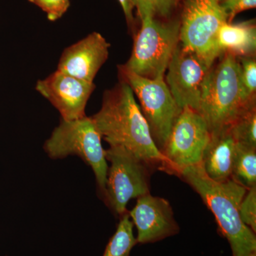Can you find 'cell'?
I'll return each mask as SVG.
<instances>
[{
	"label": "cell",
	"instance_id": "cell-25",
	"mask_svg": "<svg viewBox=\"0 0 256 256\" xmlns=\"http://www.w3.org/2000/svg\"><path fill=\"white\" fill-rule=\"evenodd\" d=\"M216 1L218 2H220L223 1V0H216Z\"/></svg>",
	"mask_w": 256,
	"mask_h": 256
},
{
	"label": "cell",
	"instance_id": "cell-18",
	"mask_svg": "<svg viewBox=\"0 0 256 256\" xmlns=\"http://www.w3.org/2000/svg\"><path fill=\"white\" fill-rule=\"evenodd\" d=\"M229 129L236 142L256 148V104L240 114Z\"/></svg>",
	"mask_w": 256,
	"mask_h": 256
},
{
	"label": "cell",
	"instance_id": "cell-24",
	"mask_svg": "<svg viewBox=\"0 0 256 256\" xmlns=\"http://www.w3.org/2000/svg\"><path fill=\"white\" fill-rule=\"evenodd\" d=\"M118 2L124 10L128 24H132L133 22H134L132 11L134 8L133 6L132 0H118Z\"/></svg>",
	"mask_w": 256,
	"mask_h": 256
},
{
	"label": "cell",
	"instance_id": "cell-19",
	"mask_svg": "<svg viewBox=\"0 0 256 256\" xmlns=\"http://www.w3.org/2000/svg\"><path fill=\"white\" fill-rule=\"evenodd\" d=\"M178 0H132L141 20L156 16L168 18L176 8Z\"/></svg>",
	"mask_w": 256,
	"mask_h": 256
},
{
	"label": "cell",
	"instance_id": "cell-17",
	"mask_svg": "<svg viewBox=\"0 0 256 256\" xmlns=\"http://www.w3.org/2000/svg\"><path fill=\"white\" fill-rule=\"evenodd\" d=\"M137 244L133 234V223L127 212L121 216L117 230L106 246L104 256H130Z\"/></svg>",
	"mask_w": 256,
	"mask_h": 256
},
{
	"label": "cell",
	"instance_id": "cell-11",
	"mask_svg": "<svg viewBox=\"0 0 256 256\" xmlns=\"http://www.w3.org/2000/svg\"><path fill=\"white\" fill-rule=\"evenodd\" d=\"M35 88L60 112L62 119L69 121L86 116V107L96 85L56 70L38 80Z\"/></svg>",
	"mask_w": 256,
	"mask_h": 256
},
{
	"label": "cell",
	"instance_id": "cell-13",
	"mask_svg": "<svg viewBox=\"0 0 256 256\" xmlns=\"http://www.w3.org/2000/svg\"><path fill=\"white\" fill-rule=\"evenodd\" d=\"M110 44L98 32H92L85 38L64 50L57 70L74 78L94 82L109 55Z\"/></svg>",
	"mask_w": 256,
	"mask_h": 256
},
{
	"label": "cell",
	"instance_id": "cell-6",
	"mask_svg": "<svg viewBox=\"0 0 256 256\" xmlns=\"http://www.w3.org/2000/svg\"><path fill=\"white\" fill-rule=\"evenodd\" d=\"M226 22H228V15L218 2L184 0L180 44L213 66L216 60L222 55L217 45V35Z\"/></svg>",
	"mask_w": 256,
	"mask_h": 256
},
{
	"label": "cell",
	"instance_id": "cell-16",
	"mask_svg": "<svg viewBox=\"0 0 256 256\" xmlns=\"http://www.w3.org/2000/svg\"><path fill=\"white\" fill-rule=\"evenodd\" d=\"M232 180L247 190L256 186V148L236 142Z\"/></svg>",
	"mask_w": 256,
	"mask_h": 256
},
{
	"label": "cell",
	"instance_id": "cell-5",
	"mask_svg": "<svg viewBox=\"0 0 256 256\" xmlns=\"http://www.w3.org/2000/svg\"><path fill=\"white\" fill-rule=\"evenodd\" d=\"M134 40L132 54L124 66L150 79L164 78L165 72L180 44V22H162L143 18Z\"/></svg>",
	"mask_w": 256,
	"mask_h": 256
},
{
	"label": "cell",
	"instance_id": "cell-9",
	"mask_svg": "<svg viewBox=\"0 0 256 256\" xmlns=\"http://www.w3.org/2000/svg\"><path fill=\"white\" fill-rule=\"evenodd\" d=\"M212 133L201 114L188 107L182 109L162 153L176 175L190 166L202 164Z\"/></svg>",
	"mask_w": 256,
	"mask_h": 256
},
{
	"label": "cell",
	"instance_id": "cell-21",
	"mask_svg": "<svg viewBox=\"0 0 256 256\" xmlns=\"http://www.w3.org/2000/svg\"><path fill=\"white\" fill-rule=\"evenodd\" d=\"M240 218L254 233L256 232V186L248 188L239 208Z\"/></svg>",
	"mask_w": 256,
	"mask_h": 256
},
{
	"label": "cell",
	"instance_id": "cell-22",
	"mask_svg": "<svg viewBox=\"0 0 256 256\" xmlns=\"http://www.w3.org/2000/svg\"><path fill=\"white\" fill-rule=\"evenodd\" d=\"M46 13L50 22L60 20L68 11L70 0H28Z\"/></svg>",
	"mask_w": 256,
	"mask_h": 256
},
{
	"label": "cell",
	"instance_id": "cell-3",
	"mask_svg": "<svg viewBox=\"0 0 256 256\" xmlns=\"http://www.w3.org/2000/svg\"><path fill=\"white\" fill-rule=\"evenodd\" d=\"M224 56L212 67L202 90L197 112L206 121L210 133L228 129L240 114L255 105L242 87L240 63L232 54Z\"/></svg>",
	"mask_w": 256,
	"mask_h": 256
},
{
	"label": "cell",
	"instance_id": "cell-10",
	"mask_svg": "<svg viewBox=\"0 0 256 256\" xmlns=\"http://www.w3.org/2000/svg\"><path fill=\"white\" fill-rule=\"evenodd\" d=\"M212 66L178 44L169 66L166 84L180 108L198 111L202 90Z\"/></svg>",
	"mask_w": 256,
	"mask_h": 256
},
{
	"label": "cell",
	"instance_id": "cell-20",
	"mask_svg": "<svg viewBox=\"0 0 256 256\" xmlns=\"http://www.w3.org/2000/svg\"><path fill=\"white\" fill-rule=\"evenodd\" d=\"M240 63V80L244 90L249 98L256 100V62L255 58L242 57Z\"/></svg>",
	"mask_w": 256,
	"mask_h": 256
},
{
	"label": "cell",
	"instance_id": "cell-23",
	"mask_svg": "<svg viewBox=\"0 0 256 256\" xmlns=\"http://www.w3.org/2000/svg\"><path fill=\"white\" fill-rule=\"evenodd\" d=\"M220 4L228 15V22L230 23L238 13L256 8V0H223Z\"/></svg>",
	"mask_w": 256,
	"mask_h": 256
},
{
	"label": "cell",
	"instance_id": "cell-14",
	"mask_svg": "<svg viewBox=\"0 0 256 256\" xmlns=\"http://www.w3.org/2000/svg\"><path fill=\"white\" fill-rule=\"evenodd\" d=\"M236 144L229 128L212 133L202 162L204 171L210 180L217 182L232 180Z\"/></svg>",
	"mask_w": 256,
	"mask_h": 256
},
{
	"label": "cell",
	"instance_id": "cell-8",
	"mask_svg": "<svg viewBox=\"0 0 256 256\" xmlns=\"http://www.w3.org/2000/svg\"><path fill=\"white\" fill-rule=\"evenodd\" d=\"M108 170L104 194L106 201L117 214L127 213L128 202L150 193V169L148 164L124 148L110 146L106 150Z\"/></svg>",
	"mask_w": 256,
	"mask_h": 256
},
{
	"label": "cell",
	"instance_id": "cell-1",
	"mask_svg": "<svg viewBox=\"0 0 256 256\" xmlns=\"http://www.w3.org/2000/svg\"><path fill=\"white\" fill-rule=\"evenodd\" d=\"M92 118L110 146L124 148L150 168L170 173L169 163L156 146L134 92L126 82L104 92L101 108Z\"/></svg>",
	"mask_w": 256,
	"mask_h": 256
},
{
	"label": "cell",
	"instance_id": "cell-7",
	"mask_svg": "<svg viewBox=\"0 0 256 256\" xmlns=\"http://www.w3.org/2000/svg\"><path fill=\"white\" fill-rule=\"evenodd\" d=\"M122 82L132 89L140 102L153 139L162 152L182 109L178 107L164 78L150 79L119 66Z\"/></svg>",
	"mask_w": 256,
	"mask_h": 256
},
{
	"label": "cell",
	"instance_id": "cell-4",
	"mask_svg": "<svg viewBox=\"0 0 256 256\" xmlns=\"http://www.w3.org/2000/svg\"><path fill=\"white\" fill-rule=\"evenodd\" d=\"M101 139L92 117L85 116L69 121L62 119L45 142L44 149L54 160L64 159L69 156L82 158L92 166L98 188L104 195L108 166Z\"/></svg>",
	"mask_w": 256,
	"mask_h": 256
},
{
	"label": "cell",
	"instance_id": "cell-2",
	"mask_svg": "<svg viewBox=\"0 0 256 256\" xmlns=\"http://www.w3.org/2000/svg\"><path fill=\"white\" fill-rule=\"evenodd\" d=\"M182 178L200 195L215 216L220 232L228 240L233 256H256V233L242 222L239 208L248 191L233 180H210L202 164L183 170Z\"/></svg>",
	"mask_w": 256,
	"mask_h": 256
},
{
	"label": "cell",
	"instance_id": "cell-12",
	"mask_svg": "<svg viewBox=\"0 0 256 256\" xmlns=\"http://www.w3.org/2000/svg\"><path fill=\"white\" fill-rule=\"evenodd\" d=\"M138 230V244L163 240L180 232L170 202L161 197L146 194L138 197L137 204L129 212Z\"/></svg>",
	"mask_w": 256,
	"mask_h": 256
},
{
	"label": "cell",
	"instance_id": "cell-15",
	"mask_svg": "<svg viewBox=\"0 0 256 256\" xmlns=\"http://www.w3.org/2000/svg\"><path fill=\"white\" fill-rule=\"evenodd\" d=\"M217 45L222 54L228 52L237 57L252 56L256 48L255 22L224 23L218 30Z\"/></svg>",
	"mask_w": 256,
	"mask_h": 256
}]
</instances>
